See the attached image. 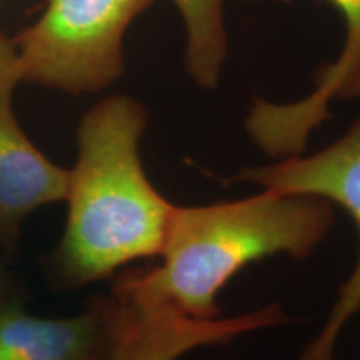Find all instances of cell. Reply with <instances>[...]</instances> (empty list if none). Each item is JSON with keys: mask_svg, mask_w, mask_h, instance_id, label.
I'll return each mask as SVG.
<instances>
[{"mask_svg": "<svg viewBox=\"0 0 360 360\" xmlns=\"http://www.w3.org/2000/svg\"><path fill=\"white\" fill-rule=\"evenodd\" d=\"M147 124L146 107L129 96L102 98L80 119L65 229L52 255L53 277L65 289L109 278L164 249L175 204L143 170Z\"/></svg>", "mask_w": 360, "mask_h": 360, "instance_id": "obj_1", "label": "cell"}, {"mask_svg": "<svg viewBox=\"0 0 360 360\" xmlns=\"http://www.w3.org/2000/svg\"><path fill=\"white\" fill-rule=\"evenodd\" d=\"M334 222V205L322 197L272 188L240 200L174 205L160 262L115 282L175 314L217 319L220 292L247 265L282 254L307 259Z\"/></svg>", "mask_w": 360, "mask_h": 360, "instance_id": "obj_2", "label": "cell"}, {"mask_svg": "<svg viewBox=\"0 0 360 360\" xmlns=\"http://www.w3.org/2000/svg\"><path fill=\"white\" fill-rule=\"evenodd\" d=\"M155 0H47L37 20L12 35L22 84L69 96L98 94L125 74L124 42Z\"/></svg>", "mask_w": 360, "mask_h": 360, "instance_id": "obj_3", "label": "cell"}, {"mask_svg": "<svg viewBox=\"0 0 360 360\" xmlns=\"http://www.w3.org/2000/svg\"><path fill=\"white\" fill-rule=\"evenodd\" d=\"M250 182L262 188L322 197L352 217L359 233V255L352 274L340 287L326 326L299 360H334L337 340L360 310V117L334 143L312 155H289L276 164L244 167L225 180Z\"/></svg>", "mask_w": 360, "mask_h": 360, "instance_id": "obj_4", "label": "cell"}, {"mask_svg": "<svg viewBox=\"0 0 360 360\" xmlns=\"http://www.w3.org/2000/svg\"><path fill=\"white\" fill-rule=\"evenodd\" d=\"M114 339L105 360H179L192 350L227 345L249 332L289 321L272 304L252 312L217 319H192L147 302L114 283Z\"/></svg>", "mask_w": 360, "mask_h": 360, "instance_id": "obj_5", "label": "cell"}, {"mask_svg": "<svg viewBox=\"0 0 360 360\" xmlns=\"http://www.w3.org/2000/svg\"><path fill=\"white\" fill-rule=\"evenodd\" d=\"M22 74L12 37L0 32V242L13 250L24 220L40 207L64 202L69 170L45 157L20 127L13 94Z\"/></svg>", "mask_w": 360, "mask_h": 360, "instance_id": "obj_6", "label": "cell"}, {"mask_svg": "<svg viewBox=\"0 0 360 360\" xmlns=\"http://www.w3.org/2000/svg\"><path fill=\"white\" fill-rule=\"evenodd\" d=\"M345 24V44L339 58L319 72L315 89L290 103L257 98L245 119L249 137L276 159L302 154L310 134L328 117V105L360 67V0H328Z\"/></svg>", "mask_w": 360, "mask_h": 360, "instance_id": "obj_7", "label": "cell"}, {"mask_svg": "<svg viewBox=\"0 0 360 360\" xmlns=\"http://www.w3.org/2000/svg\"><path fill=\"white\" fill-rule=\"evenodd\" d=\"M109 292L70 317H37L11 300L0 305V360H105L114 339Z\"/></svg>", "mask_w": 360, "mask_h": 360, "instance_id": "obj_8", "label": "cell"}, {"mask_svg": "<svg viewBox=\"0 0 360 360\" xmlns=\"http://www.w3.org/2000/svg\"><path fill=\"white\" fill-rule=\"evenodd\" d=\"M186 25L187 74L202 89H215L227 58L225 0H172Z\"/></svg>", "mask_w": 360, "mask_h": 360, "instance_id": "obj_9", "label": "cell"}, {"mask_svg": "<svg viewBox=\"0 0 360 360\" xmlns=\"http://www.w3.org/2000/svg\"><path fill=\"white\" fill-rule=\"evenodd\" d=\"M11 300H17L15 294H13V283L6 269L0 264V305L11 302Z\"/></svg>", "mask_w": 360, "mask_h": 360, "instance_id": "obj_10", "label": "cell"}, {"mask_svg": "<svg viewBox=\"0 0 360 360\" xmlns=\"http://www.w3.org/2000/svg\"><path fill=\"white\" fill-rule=\"evenodd\" d=\"M339 98H360V67L342 89Z\"/></svg>", "mask_w": 360, "mask_h": 360, "instance_id": "obj_11", "label": "cell"}]
</instances>
